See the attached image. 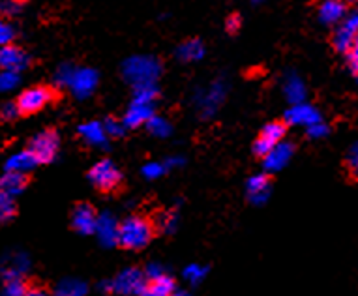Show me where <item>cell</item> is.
I'll return each instance as SVG.
<instances>
[{
    "label": "cell",
    "instance_id": "1",
    "mask_svg": "<svg viewBox=\"0 0 358 296\" xmlns=\"http://www.w3.org/2000/svg\"><path fill=\"white\" fill-rule=\"evenodd\" d=\"M55 81L60 87L71 90L79 100H87L98 87V71L92 68H79L73 64H62L55 73Z\"/></svg>",
    "mask_w": 358,
    "mask_h": 296
},
{
    "label": "cell",
    "instance_id": "2",
    "mask_svg": "<svg viewBox=\"0 0 358 296\" xmlns=\"http://www.w3.org/2000/svg\"><path fill=\"white\" fill-rule=\"evenodd\" d=\"M162 75V64L156 57L150 54H136L129 57L122 64V77L131 87L141 84H156Z\"/></svg>",
    "mask_w": 358,
    "mask_h": 296
},
{
    "label": "cell",
    "instance_id": "3",
    "mask_svg": "<svg viewBox=\"0 0 358 296\" xmlns=\"http://www.w3.org/2000/svg\"><path fill=\"white\" fill-rule=\"evenodd\" d=\"M152 237L154 227L147 218H143V216H128L120 223L118 244L126 249H143L150 244Z\"/></svg>",
    "mask_w": 358,
    "mask_h": 296
},
{
    "label": "cell",
    "instance_id": "4",
    "mask_svg": "<svg viewBox=\"0 0 358 296\" xmlns=\"http://www.w3.org/2000/svg\"><path fill=\"white\" fill-rule=\"evenodd\" d=\"M145 274L139 268H124L109 281L100 283V290L107 295H120V296H139L143 287H145Z\"/></svg>",
    "mask_w": 358,
    "mask_h": 296
},
{
    "label": "cell",
    "instance_id": "5",
    "mask_svg": "<svg viewBox=\"0 0 358 296\" xmlns=\"http://www.w3.org/2000/svg\"><path fill=\"white\" fill-rule=\"evenodd\" d=\"M225 96H227V84L223 79H216L212 81L208 87H205L203 90H199L195 94V107L203 119H210L217 113V109L222 107V103L225 101Z\"/></svg>",
    "mask_w": 358,
    "mask_h": 296
},
{
    "label": "cell",
    "instance_id": "6",
    "mask_svg": "<svg viewBox=\"0 0 358 296\" xmlns=\"http://www.w3.org/2000/svg\"><path fill=\"white\" fill-rule=\"evenodd\" d=\"M59 147L60 139L57 135V131L43 130L30 139L29 150L38 160V163H51L59 154Z\"/></svg>",
    "mask_w": 358,
    "mask_h": 296
},
{
    "label": "cell",
    "instance_id": "7",
    "mask_svg": "<svg viewBox=\"0 0 358 296\" xmlns=\"http://www.w3.org/2000/svg\"><path fill=\"white\" fill-rule=\"evenodd\" d=\"M88 180L94 184V188H98L100 191H113L122 180V175L111 160H100L90 167Z\"/></svg>",
    "mask_w": 358,
    "mask_h": 296
},
{
    "label": "cell",
    "instance_id": "8",
    "mask_svg": "<svg viewBox=\"0 0 358 296\" xmlns=\"http://www.w3.org/2000/svg\"><path fill=\"white\" fill-rule=\"evenodd\" d=\"M53 101V90L48 87H30L23 90L17 100L19 111L24 114L38 113Z\"/></svg>",
    "mask_w": 358,
    "mask_h": 296
},
{
    "label": "cell",
    "instance_id": "9",
    "mask_svg": "<svg viewBox=\"0 0 358 296\" xmlns=\"http://www.w3.org/2000/svg\"><path fill=\"white\" fill-rule=\"evenodd\" d=\"M118 232H120V221L113 212L98 214L94 237L103 248H115L118 246Z\"/></svg>",
    "mask_w": 358,
    "mask_h": 296
},
{
    "label": "cell",
    "instance_id": "10",
    "mask_svg": "<svg viewBox=\"0 0 358 296\" xmlns=\"http://www.w3.org/2000/svg\"><path fill=\"white\" fill-rule=\"evenodd\" d=\"M30 270V257L24 251H10L0 261V274L6 279H23Z\"/></svg>",
    "mask_w": 358,
    "mask_h": 296
},
{
    "label": "cell",
    "instance_id": "11",
    "mask_svg": "<svg viewBox=\"0 0 358 296\" xmlns=\"http://www.w3.org/2000/svg\"><path fill=\"white\" fill-rule=\"evenodd\" d=\"M293 154H294L293 142H289V141L278 142L276 147L271 148V150L263 156L264 171H268V172L282 171V169H285V167L289 165V161L293 160Z\"/></svg>",
    "mask_w": 358,
    "mask_h": 296
},
{
    "label": "cell",
    "instance_id": "12",
    "mask_svg": "<svg viewBox=\"0 0 358 296\" xmlns=\"http://www.w3.org/2000/svg\"><path fill=\"white\" fill-rule=\"evenodd\" d=\"M283 139H285V124H282V122H271V124L264 126L257 139H255L253 152L263 158L271 148L276 147L278 142H282Z\"/></svg>",
    "mask_w": 358,
    "mask_h": 296
},
{
    "label": "cell",
    "instance_id": "13",
    "mask_svg": "<svg viewBox=\"0 0 358 296\" xmlns=\"http://www.w3.org/2000/svg\"><path fill=\"white\" fill-rule=\"evenodd\" d=\"M30 57L27 51H23L17 45H2L0 47V70L4 71H13V73H21L23 70L29 68Z\"/></svg>",
    "mask_w": 358,
    "mask_h": 296
},
{
    "label": "cell",
    "instance_id": "14",
    "mask_svg": "<svg viewBox=\"0 0 358 296\" xmlns=\"http://www.w3.org/2000/svg\"><path fill=\"white\" fill-rule=\"evenodd\" d=\"M321 119V113L310 103H294L285 111V124L289 126H300V128H310L311 124H315Z\"/></svg>",
    "mask_w": 358,
    "mask_h": 296
},
{
    "label": "cell",
    "instance_id": "15",
    "mask_svg": "<svg viewBox=\"0 0 358 296\" xmlns=\"http://www.w3.org/2000/svg\"><path fill=\"white\" fill-rule=\"evenodd\" d=\"M154 117V103L148 101H137L131 100L129 107L124 113L122 124L126 126V130H134V128H141Z\"/></svg>",
    "mask_w": 358,
    "mask_h": 296
},
{
    "label": "cell",
    "instance_id": "16",
    "mask_svg": "<svg viewBox=\"0 0 358 296\" xmlns=\"http://www.w3.org/2000/svg\"><path fill=\"white\" fill-rule=\"evenodd\" d=\"M96 221H98V212L90 205H79L71 212V225L79 235H94Z\"/></svg>",
    "mask_w": 358,
    "mask_h": 296
},
{
    "label": "cell",
    "instance_id": "17",
    "mask_svg": "<svg viewBox=\"0 0 358 296\" xmlns=\"http://www.w3.org/2000/svg\"><path fill=\"white\" fill-rule=\"evenodd\" d=\"M272 193L271 180L266 175H253L246 182V195L253 205H264Z\"/></svg>",
    "mask_w": 358,
    "mask_h": 296
},
{
    "label": "cell",
    "instance_id": "18",
    "mask_svg": "<svg viewBox=\"0 0 358 296\" xmlns=\"http://www.w3.org/2000/svg\"><path fill=\"white\" fill-rule=\"evenodd\" d=\"M79 135L88 147L96 148L107 147V139H109L106 128L98 120H90V122H85V124L79 126Z\"/></svg>",
    "mask_w": 358,
    "mask_h": 296
},
{
    "label": "cell",
    "instance_id": "19",
    "mask_svg": "<svg viewBox=\"0 0 358 296\" xmlns=\"http://www.w3.org/2000/svg\"><path fill=\"white\" fill-rule=\"evenodd\" d=\"M40 165L38 160H36L32 152H30L29 148H24V150H19L15 154H12L4 163V169L6 172H17V175H27V172L34 171L36 167Z\"/></svg>",
    "mask_w": 358,
    "mask_h": 296
},
{
    "label": "cell",
    "instance_id": "20",
    "mask_svg": "<svg viewBox=\"0 0 358 296\" xmlns=\"http://www.w3.org/2000/svg\"><path fill=\"white\" fill-rule=\"evenodd\" d=\"M283 96L291 105L306 101V84L294 71H289L283 79Z\"/></svg>",
    "mask_w": 358,
    "mask_h": 296
},
{
    "label": "cell",
    "instance_id": "21",
    "mask_svg": "<svg viewBox=\"0 0 358 296\" xmlns=\"http://www.w3.org/2000/svg\"><path fill=\"white\" fill-rule=\"evenodd\" d=\"M347 13L345 2L343 0H323L319 6V19L324 24H336L343 21Z\"/></svg>",
    "mask_w": 358,
    "mask_h": 296
},
{
    "label": "cell",
    "instance_id": "22",
    "mask_svg": "<svg viewBox=\"0 0 358 296\" xmlns=\"http://www.w3.org/2000/svg\"><path fill=\"white\" fill-rule=\"evenodd\" d=\"M175 289V279L171 278L169 274H165L162 278L147 279L139 296H173Z\"/></svg>",
    "mask_w": 358,
    "mask_h": 296
},
{
    "label": "cell",
    "instance_id": "23",
    "mask_svg": "<svg viewBox=\"0 0 358 296\" xmlns=\"http://www.w3.org/2000/svg\"><path fill=\"white\" fill-rule=\"evenodd\" d=\"M176 57L182 62H199L205 57V45L201 40H195V38L186 40L176 49Z\"/></svg>",
    "mask_w": 358,
    "mask_h": 296
},
{
    "label": "cell",
    "instance_id": "24",
    "mask_svg": "<svg viewBox=\"0 0 358 296\" xmlns=\"http://www.w3.org/2000/svg\"><path fill=\"white\" fill-rule=\"evenodd\" d=\"M88 285L83 279L77 278H66L62 279L57 287H55L51 296H87Z\"/></svg>",
    "mask_w": 358,
    "mask_h": 296
},
{
    "label": "cell",
    "instance_id": "25",
    "mask_svg": "<svg viewBox=\"0 0 358 296\" xmlns=\"http://www.w3.org/2000/svg\"><path fill=\"white\" fill-rule=\"evenodd\" d=\"M27 188V177L24 175H17V172H4L0 177V190H4L12 197L17 199Z\"/></svg>",
    "mask_w": 358,
    "mask_h": 296
},
{
    "label": "cell",
    "instance_id": "26",
    "mask_svg": "<svg viewBox=\"0 0 358 296\" xmlns=\"http://www.w3.org/2000/svg\"><path fill=\"white\" fill-rule=\"evenodd\" d=\"M145 126L150 131V135L158 137V139H165V137H169L173 133V126H171L169 120L164 119V117H158V114H154Z\"/></svg>",
    "mask_w": 358,
    "mask_h": 296
},
{
    "label": "cell",
    "instance_id": "27",
    "mask_svg": "<svg viewBox=\"0 0 358 296\" xmlns=\"http://www.w3.org/2000/svg\"><path fill=\"white\" fill-rule=\"evenodd\" d=\"M17 212V205H15V197L0 190V223H8L10 219Z\"/></svg>",
    "mask_w": 358,
    "mask_h": 296
},
{
    "label": "cell",
    "instance_id": "28",
    "mask_svg": "<svg viewBox=\"0 0 358 296\" xmlns=\"http://www.w3.org/2000/svg\"><path fill=\"white\" fill-rule=\"evenodd\" d=\"M206 272H208V268L199 265V262H192L188 267L182 270V278L188 281L189 285H199L203 279L206 278Z\"/></svg>",
    "mask_w": 358,
    "mask_h": 296
},
{
    "label": "cell",
    "instance_id": "29",
    "mask_svg": "<svg viewBox=\"0 0 358 296\" xmlns=\"http://www.w3.org/2000/svg\"><path fill=\"white\" fill-rule=\"evenodd\" d=\"M156 225H158L159 231L165 232V235H173V232L178 229V214L173 212V210H167V212L159 214Z\"/></svg>",
    "mask_w": 358,
    "mask_h": 296
},
{
    "label": "cell",
    "instance_id": "30",
    "mask_svg": "<svg viewBox=\"0 0 358 296\" xmlns=\"http://www.w3.org/2000/svg\"><path fill=\"white\" fill-rule=\"evenodd\" d=\"M352 34L351 30H347L343 24H341L340 29L334 32V38H332V43H334V49L336 51H340V53H347V49L351 47L352 43Z\"/></svg>",
    "mask_w": 358,
    "mask_h": 296
},
{
    "label": "cell",
    "instance_id": "31",
    "mask_svg": "<svg viewBox=\"0 0 358 296\" xmlns=\"http://www.w3.org/2000/svg\"><path fill=\"white\" fill-rule=\"evenodd\" d=\"M156 98H158V84H141V87H134V98H131V100L154 103Z\"/></svg>",
    "mask_w": 358,
    "mask_h": 296
},
{
    "label": "cell",
    "instance_id": "32",
    "mask_svg": "<svg viewBox=\"0 0 358 296\" xmlns=\"http://www.w3.org/2000/svg\"><path fill=\"white\" fill-rule=\"evenodd\" d=\"M141 172L147 180H158L159 177H164L167 172V169H165L164 161H148V163L143 165Z\"/></svg>",
    "mask_w": 358,
    "mask_h": 296
},
{
    "label": "cell",
    "instance_id": "33",
    "mask_svg": "<svg viewBox=\"0 0 358 296\" xmlns=\"http://www.w3.org/2000/svg\"><path fill=\"white\" fill-rule=\"evenodd\" d=\"M19 73L0 70V92H10L19 84Z\"/></svg>",
    "mask_w": 358,
    "mask_h": 296
},
{
    "label": "cell",
    "instance_id": "34",
    "mask_svg": "<svg viewBox=\"0 0 358 296\" xmlns=\"http://www.w3.org/2000/svg\"><path fill=\"white\" fill-rule=\"evenodd\" d=\"M23 10V2L21 0H0V15L2 17H12L15 13Z\"/></svg>",
    "mask_w": 358,
    "mask_h": 296
},
{
    "label": "cell",
    "instance_id": "35",
    "mask_svg": "<svg viewBox=\"0 0 358 296\" xmlns=\"http://www.w3.org/2000/svg\"><path fill=\"white\" fill-rule=\"evenodd\" d=\"M27 287H24L23 279H8L2 289V296H23Z\"/></svg>",
    "mask_w": 358,
    "mask_h": 296
},
{
    "label": "cell",
    "instance_id": "36",
    "mask_svg": "<svg viewBox=\"0 0 358 296\" xmlns=\"http://www.w3.org/2000/svg\"><path fill=\"white\" fill-rule=\"evenodd\" d=\"M347 169L352 177L358 178V141H355L347 152Z\"/></svg>",
    "mask_w": 358,
    "mask_h": 296
},
{
    "label": "cell",
    "instance_id": "37",
    "mask_svg": "<svg viewBox=\"0 0 358 296\" xmlns=\"http://www.w3.org/2000/svg\"><path fill=\"white\" fill-rule=\"evenodd\" d=\"M13 34H15V30L10 23H8L6 19L0 15V47L2 45H8V43H12Z\"/></svg>",
    "mask_w": 358,
    "mask_h": 296
},
{
    "label": "cell",
    "instance_id": "38",
    "mask_svg": "<svg viewBox=\"0 0 358 296\" xmlns=\"http://www.w3.org/2000/svg\"><path fill=\"white\" fill-rule=\"evenodd\" d=\"M345 54H347V62H349V68H351V70L358 75V34H355L351 47L347 49Z\"/></svg>",
    "mask_w": 358,
    "mask_h": 296
},
{
    "label": "cell",
    "instance_id": "39",
    "mask_svg": "<svg viewBox=\"0 0 358 296\" xmlns=\"http://www.w3.org/2000/svg\"><path fill=\"white\" fill-rule=\"evenodd\" d=\"M103 128H106L107 135L109 137H122L124 131H126V126L122 124V120L117 119H107Z\"/></svg>",
    "mask_w": 358,
    "mask_h": 296
},
{
    "label": "cell",
    "instance_id": "40",
    "mask_svg": "<svg viewBox=\"0 0 358 296\" xmlns=\"http://www.w3.org/2000/svg\"><path fill=\"white\" fill-rule=\"evenodd\" d=\"M19 113H21V111H19V107L15 101H6V103L0 105V119L2 120L17 119Z\"/></svg>",
    "mask_w": 358,
    "mask_h": 296
},
{
    "label": "cell",
    "instance_id": "41",
    "mask_svg": "<svg viewBox=\"0 0 358 296\" xmlns=\"http://www.w3.org/2000/svg\"><path fill=\"white\" fill-rule=\"evenodd\" d=\"M306 131H308V135H310L311 139H324V137L329 135L330 128L324 124L323 120H319L315 124H311L310 128H306Z\"/></svg>",
    "mask_w": 358,
    "mask_h": 296
},
{
    "label": "cell",
    "instance_id": "42",
    "mask_svg": "<svg viewBox=\"0 0 358 296\" xmlns=\"http://www.w3.org/2000/svg\"><path fill=\"white\" fill-rule=\"evenodd\" d=\"M143 274H145V279H154V278H162V276H165V267L162 265V262H148L147 267H145V270H143Z\"/></svg>",
    "mask_w": 358,
    "mask_h": 296
},
{
    "label": "cell",
    "instance_id": "43",
    "mask_svg": "<svg viewBox=\"0 0 358 296\" xmlns=\"http://www.w3.org/2000/svg\"><path fill=\"white\" fill-rule=\"evenodd\" d=\"M242 27V19L241 15H236V13H233L227 21H225V29H227V32H231V34H235L236 30L241 29Z\"/></svg>",
    "mask_w": 358,
    "mask_h": 296
},
{
    "label": "cell",
    "instance_id": "44",
    "mask_svg": "<svg viewBox=\"0 0 358 296\" xmlns=\"http://www.w3.org/2000/svg\"><path fill=\"white\" fill-rule=\"evenodd\" d=\"M343 27H345L347 30H351L352 34H358V10H355V12L345 19Z\"/></svg>",
    "mask_w": 358,
    "mask_h": 296
},
{
    "label": "cell",
    "instance_id": "45",
    "mask_svg": "<svg viewBox=\"0 0 358 296\" xmlns=\"http://www.w3.org/2000/svg\"><path fill=\"white\" fill-rule=\"evenodd\" d=\"M164 165L167 171H171V169H178V167L184 165V158H180V156H169V158H165Z\"/></svg>",
    "mask_w": 358,
    "mask_h": 296
},
{
    "label": "cell",
    "instance_id": "46",
    "mask_svg": "<svg viewBox=\"0 0 358 296\" xmlns=\"http://www.w3.org/2000/svg\"><path fill=\"white\" fill-rule=\"evenodd\" d=\"M23 296H51L48 290L43 289H38V287H30V289L24 290Z\"/></svg>",
    "mask_w": 358,
    "mask_h": 296
},
{
    "label": "cell",
    "instance_id": "47",
    "mask_svg": "<svg viewBox=\"0 0 358 296\" xmlns=\"http://www.w3.org/2000/svg\"><path fill=\"white\" fill-rule=\"evenodd\" d=\"M173 296H189V293H188V290H184V289H175Z\"/></svg>",
    "mask_w": 358,
    "mask_h": 296
},
{
    "label": "cell",
    "instance_id": "48",
    "mask_svg": "<svg viewBox=\"0 0 358 296\" xmlns=\"http://www.w3.org/2000/svg\"><path fill=\"white\" fill-rule=\"evenodd\" d=\"M252 2H253V4H263L264 0H252Z\"/></svg>",
    "mask_w": 358,
    "mask_h": 296
},
{
    "label": "cell",
    "instance_id": "49",
    "mask_svg": "<svg viewBox=\"0 0 358 296\" xmlns=\"http://www.w3.org/2000/svg\"><path fill=\"white\" fill-rule=\"evenodd\" d=\"M345 2H358V0H345Z\"/></svg>",
    "mask_w": 358,
    "mask_h": 296
}]
</instances>
